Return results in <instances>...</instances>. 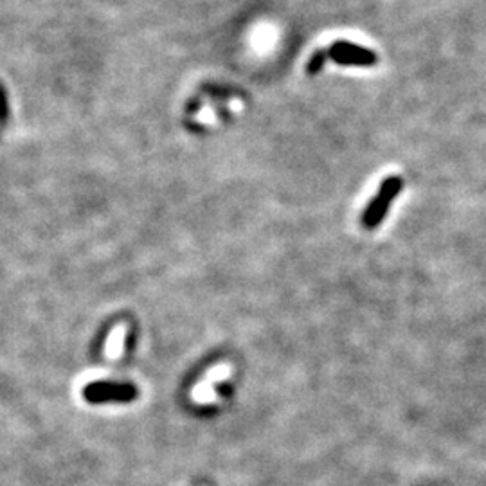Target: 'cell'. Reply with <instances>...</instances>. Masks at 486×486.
<instances>
[{"mask_svg":"<svg viewBox=\"0 0 486 486\" xmlns=\"http://www.w3.org/2000/svg\"><path fill=\"white\" fill-rule=\"evenodd\" d=\"M402 185L403 182L400 176H389L387 181L380 185V190L375 199L371 200L369 205H367L366 213L362 216V225L366 227V229H375V227L384 220L385 214H387L389 205L396 199V194L400 193Z\"/></svg>","mask_w":486,"mask_h":486,"instance_id":"6da1fadb","label":"cell"},{"mask_svg":"<svg viewBox=\"0 0 486 486\" xmlns=\"http://www.w3.org/2000/svg\"><path fill=\"white\" fill-rule=\"evenodd\" d=\"M85 398L92 403L132 402L137 398V389L130 384L99 382V384H90L85 389Z\"/></svg>","mask_w":486,"mask_h":486,"instance_id":"7a4b0ae2","label":"cell"},{"mask_svg":"<svg viewBox=\"0 0 486 486\" xmlns=\"http://www.w3.org/2000/svg\"><path fill=\"white\" fill-rule=\"evenodd\" d=\"M330 56L334 58L335 61L344 65H373L376 61V56L369 51V49H364V47L353 45V43H335L332 47V52Z\"/></svg>","mask_w":486,"mask_h":486,"instance_id":"3957f363","label":"cell"},{"mask_svg":"<svg viewBox=\"0 0 486 486\" xmlns=\"http://www.w3.org/2000/svg\"><path fill=\"white\" fill-rule=\"evenodd\" d=\"M123 337H125V330L117 328L114 334L110 335L107 343V355L108 356H117L123 350Z\"/></svg>","mask_w":486,"mask_h":486,"instance_id":"277c9868","label":"cell"},{"mask_svg":"<svg viewBox=\"0 0 486 486\" xmlns=\"http://www.w3.org/2000/svg\"><path fill=\"white\" fill-rule=\"evenodd\" d=\"M323 65H324V52H317V54L310 60V63H308V72L314 74V72H317Z\"/></svg>","mask_w":486,"mask_h":486,"instance_id":"5b68a950","label":"cell"}]
</instances>
